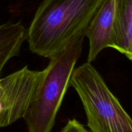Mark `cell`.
I'll use <instances>...</instances> for the list:
<instances>
[{
	"mask_svg": "<svg viewBox=\"0 0 132 132\" xmlns=\"http://www.w3.org/2000/svg\"><path fill=\"white\" fill-rule=\"evenodd\" d=\"M61 132H89L78 121L70 119Z\"/></svg>",
	"mask_w": 132,
	"mask_h": 132,
	"instance_id": "8",
	"label": "cell"
},
{
	"mask_svg": "<svg viewBox=\"0 0 132 132\" xmlns=\"http://www.w3.org/2000/svg\"><path fill=\"white\" fill-rule=\"evenodd\" d=\"M27 30L20 21L0 25V73L8 61L19 54L27 39Z\"/></svg>",
	"mask_w": 132,
	"mask_h": 132,
	"instance_id": "7",
	"label": "cell"
},
{
	"mask_svg": "<svg viewBox=\"0 0 132 132\" xmlns=\"http://www.w3.org/2000/svg\"><path fill=\"white\" fill-rule=\"evenodd\" d=\"M115 12V0H103L92 18L85 31L89 40L88 63L94 61L102 50L112 47Z\"/></svg>",
	"mask_w": 132,
	"mask_h": 132,
	"instance_id": "5",
	"label": "cell"
},
{
	"mask_svg": "<svg viewBox=\"0 0 132 132\" xmlns=\"http://www.w3.org/2000/svg\"><path fill=\"white\" fill-rule=\"evenodd\" d=\"M44 74L24 67L0 79V127L24 118Z\"/></svg>",
	"mask_w": 132,
	"mask_h": 132,
	"instance_id": "4",
	"label": "cell"
},
{
	"mask_svg": "<svg viewBox=\"0 0 132 132\" xmlns=\"http://www.w3.org/2000/svg\"><path fill=\"white\" fill-rule=\"evenodd\" d=\"M112 47L132 61V0H115Z\"/></svg>",
	"mask_w": 132,
	"mask_h": 132,
	"instance_id": "6",
	"label": "cell"
},
{
	"mask_svg": "<svg viewBox=\"0 0 132 132\" xmlns=\"http://www.w3.org/2000/svg\"><path fill=\"white\" fill-rule=\"evenodd\" d=\"M103 0H44L27 30L32 52L49 58L85 33Z\"/></svg>",
	"mask_w": 132,
	"mask_h": 132,
	"instance_id": "1",
	"label": "cell"
},
{
	"mask_svg": "<svg viewBox=\"0 0 132 132\" xmlns=\"http://www.w3.org/2000/svg\"><path fill=\"white\" fill-rule=\"evenodd\" d=\"M70 86L78 94L92 132H132V119L90 63L74 68Z\"/></svg>",
	"mask_w": 132,
	"mask_h": 132,
	"instance_id": "3",
	"label": "cell"
},
{
	"mask_svg": "<svg viewBox=\"0 0 132 132\" xmlns=\"http://www.w3.org/2000/svg\"><path fill=\"white\" fill-rule=\"evenodd\" d=\"M85 33L73 39L50 58L45 74L30 104L24 119L28 132H51L71 76L82 52Z\"/></svg>",
	"mask_w": 132,
	"mask_h": 132,
	"instance_id": "2",
	"label": "cell"
}]
</instances>
